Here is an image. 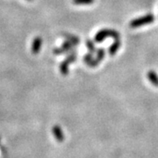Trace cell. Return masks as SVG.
I'll return each mask as SVG.
<instances>
[{"label":"cell","mask_w":158,"mask_h":158,"mask_svg":"<svg viewBox=\"0 0 158 158\" xmlns=\"http://www.w3.org/2000/svg\"><path fill=\"white\" fill-rule=\"evenodd\" d=\"M92 59H93V55H92V54H90V53H88L87 55H85V56H84V62L88 65V64H89V62H90Z\"/></svg>","instance_id":"obj_12"},{"label":"cell","mask_w":158,"mask_h":158,"mask_svg":"<svg viewBox=\"0 0 158 158\" xmlns=\"http://www.w3.org/2000/svg\"><path fill=\"white\" fill-rule=\"evenodd\" d=\"M155 20V17L153 14H147L145 16H142L141 18H138L135 19L134 20H132L130 22L129 26L131 28H136V27H142L144 25H147V24H150Z\"/></svg>","instance_id":"obj_2"},{"label":"cell","mask_w":158,"mask_h":158,"mask_svg":"<svg viewBox=\"0 0 158 158\" xmlns=\"http://www.w3.org/2000/svg\"><path fill=\"white\" fill-rule=\"evenodd\" d=\"M95 0H72L75 5L77 6H87V5H91Z\"/></svg>","instance_id":"obj_11"},{"label":"cell","mask_w":158,"mask_h":158,"mask_svg":"<svg viewBox=\"0 0 158 158\" xmlns=\"http://www.w3.org/2000/svg\"><path fill=\"white\" fill-rule=\"evenodd\" d=\"M120 45H121L120 39L115 40L114 42H113V44L110 46V48H109V55L113 56L117 53V51H118V48H120Z\"/></svg>","instance_id":"obj_6"},{"label":"cell","mask_w":158,"mask_h":158,"mask_svg":"<svg viewBox=\"0 0 158 158\" xmlns=\"http://www.w3.org/2000/svg\"><path fill=\"white\" fill-rule=\"evenodd\" d=\"M86 46H87V48L89 50V53L90 54H94L96 52V48H95V45H94V42L90 39L86 40Z\"/></svg>","instance_id":"obj_10"},{"label":"cell","mask_w":158,"mask_h":158,"mask_svg":"<svg viewBox=\"0 0 158 158\" xmlns=\"http://www.w3.org/2000/svg\"><path fill=\"white\" fill-rule=\"evenodd\" d=\"M41 44H42V39L40 36L35 37L32 43V53L34 55H37L39 53L41 48Z\"/></svg>","instance_id":"obj_5"},{"label":"cell","mask_w":158,"mask_h":158,"mask_svg":"<svg viewBox=\"0 0 158 158\" xmlns=\"http://www.w3.org/2000/svg\"><path fill=\"white\" fill-rule=\"evenodd\" d=\"M0 141H1V138H0Z\"/></svg>","instance_id":"obj_13"},{"label":"cell","mask_w":158,"mask_h":158,"mask_svg":"<svg viewBox=\"0 0 158 158\" xmlns=\"http://www.w3.org/2000/svg\"><path fill=\"white\" fill-rule=\"evenodd\" d=\"M147 77L148 78V80L150 81V83H151L153 85L158 87V76L157 74H156V72H155V71H153V70H150V71L148 72Z\"/></svg>","instance_id":"obj_7"},{"label":"cell","mask_w":158,"mask_h":158,"mask_svg":"<svg viewBox=\"0 0 158 158\" xmlns=\"http://www.w3.org/2000/svg\"><path fill=\"white\" fill-rule=\"evenodd\" d=\"M28 1H31V0H28Z\"/></svg>","instance_id":"obj_14"},{"label":"cell","mask_w":158,"mask_h":158,"mask_svg":"<svg viewBox=\"0 0 158 158\" xmlns=\"http://www.w3.org/2000/svg\"><path fill=\"white\" fill-rule=\"evenodd\" d=\"M62 36H63L65 39L67 40L70 41V42H72L74 45L77 46L79 43H80V39H79L78 37L75 36V35L67 34V33H63V34H62Z\"/></svg>","instance_id":"obj_8"},{"label":"cell","mask_w":158,"mask_h":158,"mask_svg":"<svg viewBox=\"0 0 158 158\" xmlns=\"http://www.w3.org/2000/svg\"><path fill=\"white\" fill-rule=\"evenodd\" d=\"M107 37H112L114 40L119 39V34L117 31L112 29H102L99 32H98L94 37V40L96 42H102Z\"/></svg>","instance_id":"obj_1"},{"label":"cell","mask_w":158,"mask_h":158,"mask_svg":"<svg viewBox=\"0 0 158 158\" xmlns=\"http://www.w3.org/2000/svg\"><path fill=\"white\" fill-rule=\"evenodd\" d=\"M52 133H53V135H54V136H55V138H56V140L57 141L62 142V141H64L65 136H64V134L62 132V128L59 126H57V125L54 126L53 128H52Z\"/></svg>","instance_id":"obj_4"},{"label":"cell","mask_w":158,"mask_h":158,"mask_svg":"<svg viewBox=\"0 0 158 158\" xmlns=\"http://www.w3.org/2000/svg\"><path fill=\"white\" fill-rule=\"evenodd\" d=\"M105 57V50L104 48H99L97 50V56L96 58H93L88 64V66L90 68H95L97 65H98L101 61Z\"/></svg>","instance_id":"obj_3"},{"label":"cell","mask_w":158,"mask_h":158,"mask_svg":"<svg viewBox=\"0 0 158 158\" xmlns=\"http://www.w3.org/2000/svg\"><path fill=\"white\" fill-rule=\"evenodd\" d=\"M69 64L65 60L60 64V71L62 76H67L69 74Z\"/></svg>","instance_id":"obj_9"}]
</instances>
